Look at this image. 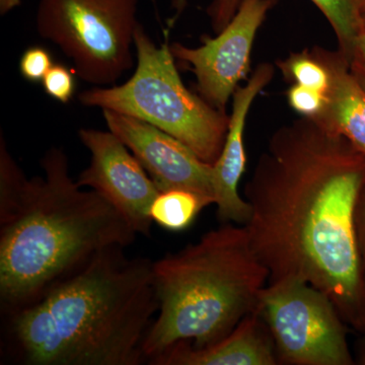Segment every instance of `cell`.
Masks as SVG:
<instances>
[{
  "label": "cell",
  "instance_id": "6da1fadb",
  "mask_svg": "<svg viewBox=\"0 0 365 365\" xmlns=\"http://www.w3.org/2000/svg\"><path fill=\"white\" fill-rule=\"evenodd\" d=\"M365 157L347 139L302 117L274 132L245 187V225L268 282L294 277L328 295L365 332V287L355 208Z\"/></svg>",
  "mask_w": 365,
  "mask_h": 365
},
{
  "label": "cell",
  "instance_id": "7a4b0ae2",
  "mask_svg": "<svg viewBox=\"0 0 365 365\" xmlns=\"http://www.w3.org/2000/svg\"><path fill=\"white\" fill-rule=\"evenodd\" d=\"M45 177L28 179L0 139V311L37 302L110 247H128L137 234L98 192L69 175L68 158L52 148Z\"/></svg>",
  "mask_w": 365,
  "mask_h": 365
},
{
  "label": "cell",
  "instance_id": "3957f363",
  "mask_svg": "<svg viewBox=\"0 0 365 365\" xmlns=\"http://www.w3.org/2000/svg\"><path fill=\"white\" fill-rule=\"evenodd\" d=\"M98 252L37 302L4 316L2 347L26 365H139L158 312L153 262Z\"/></svg>",
  "mask_w": 365,
  "mask_h": 365
},
{
  "label": "cell",
  "instance_id": "277c9868",
  "mask_svg": "<svg viewBox=\"0 0 365 365\" xmlns=\"http://www.w3.org/2000/svg\"><path fill=\"white\" fill-rule=\"evenodd\" d=\"M153 280L158 316L143 342L150 362L179 343L200 349L230 335L257 309L269 271L245 225L223 223L153 262Z\"/></svg>",
  "mask_w": 365,
  "mask_h": 365
},
{
  "label": "cell",
  "instance_id": "5b68a950",
  "mask_svg": "<svg viewBox=\"0 0 365 365\" xmlns=\"http://www.w3.org/2000/svg\"><path fill=\"white\" fill-rule=\"evenodd\" d=\"M134 47L133 76L121 86L83 91L78 96L81 104L148 122L213 165L225 145L230 116L186 88L170 45L165 42L158 47L140 24L134 33Z\"/></svg>",
  "mask_w": 365,
  "mask_h": 365
},
{
  "label": "cell",
  "instance_id": "8992f818",
  "mask_svg": "<svg viewBox=\"0 0 365 365\" xmlns=\"http://www.w3.org/2000/svg\"><path fill=\"white\" fill-rule=\"evenodd\" d=\"M138 0H40L36 26L71 60L78 78L114 85L133 66Z\"/></svg>",
  "mask_w": 365,
  "mask_h": 365
},
{
  "label": "cell",
  "instance_id": "52a82bcc",
  "mask_svg": "<svg viewBox=\"0 0 365 365\" xmlns=\"http://www.w3.org/2000/svg\"><path fill=\"white\" fill-rule=\"evenodd\" d=\"M278 364L352 365L345 322L332 300L299 278L268 282L257 306Z\"/></svg>",
  "mask_w": 365,
  "mask_h": 365
},
{
  "label": "cell",
  "instance_id": "ba28073f",
  "mask_svg": "<svg viewBox=\"0 0 365 365\" xmlns=\"http://www.w3.org/2000/svg\"><path fill=\"white\" fill-rule=\"evenodd\" d=\"M275 1L242 0L234 18L215 38H205L198 48L170 45L175 58L192 67L200 97L216 109L225 112L248 74L255 38Z\"/></svg>",
  "mask_w": 365,
  "mask_h": 365
},
{
  "label": "cell",
  "instance_id": "9c48e42d",
  "mask_svg": "<svg viewBox=\"0 0 365 365\" xmlns=\"http://www.w3.org/2000/svg\"><path fill=\"white\" fill-rule=\"evenodd\" d=\"M78 137L91 153L90 165L76 181L79 186L100 193L137 235L150 237V208L160 191L143 165L111 131L81 129Z\"/></svg>",
  "mask_w": 365,
  "mask_h": 365
},
{
  "label": "cell",
  "instance_id": "30bf717a",
  "mask_svg": "<svg viewBox=\"0 0 365 365\" xmlns=\"http://www.w3.org/2000/svg\"><path fill=\"white\" fill-rule=\"evenodd\" d=\"M109 130L121 139L160 192L185 189L213 198L212 165L167 132L137 118L103 110Z\"/></svg>",
  "mask_w": 365,
  "mask_h": 365
},
{
  "label": "cell",
  "instance_id": "8fae6325",
  "mask_svg": "<svg viewBox=\"0 0 365 365\" xmlns=\"http://www.w3.org/2000/svg\"><path fill=\"white\" fill-rule=\"evenodd\" d=\"M274 67L262 63L252 74L248 83L239 86L232 96V112L225 145L212 165V189L217 217L223 223L245 225L251 216V206L239 194V184L246 170L244 132L246 120L255 98L269 85Z\"/></svg>",
  "mask_w": 365,
  "mask_h": 365
},
{
  "label": "cell",
  "instance_id": "7c38bea8",
  "mask_svg": "<svg viewBox=\"0 0 365 365\" xmlns=\"http://www.w3.org/2000/svg\"><path fill=\"white\" fill-rule=\"evenodd\" d=\"M155 365H276L275 347L258 309L249 314L230 335L209 347L179 343L150 362Z\"/></svg>",
  "mask_w": 365,
  "mask_h": 365
},
{
  "label": "cell",
  "instance_id": "4fadbf2b",
  "mask_svg": "<svg viewBox=\"0 0 365 365\" xmlns=\"http://www.w3.org/2000/svg\"><path fill=\"white\" fill-rule=\"evenodd\" d=\"M314 52L328 68L331 83L318 117L322 126L344 137L365 157V88L350 71L342 52L321 47Z\"/></svg>",
  "mask_w": 365,
  "mask_h": 365
},
{
  "label": "cell",
  "instance_id": "5bb4252c",
  "mask_svg": "<svg viewBox=\"0 0 365 365\" xmlns=\"http://www.w3.org/2000/svg\"><path fill=\"white\" fill-rule=\"evenodd\" d=\"M215 204L212 199L185 189L160 192L150 208L153 222L169 232L187 230L199 213Z\"/></svg>",
  "mask_w": 365,
  "mask_h": 365
},
{
  "label": "cell",
  "instance_id": "9a60e30c",
  "mask_svg": "<svg viewBox=\"0 0 365 365\" xmlns=\"http://www.w3.org/2000/svg\"><path fill=\"white\" fill-rule=\"evenodd\" d=\"M325 16L337 37L339 51L349 57L355 40L364 30L360 0H311Z\"/></svg>",
  "mask_w": 365,
  "mask_h": 365
},
{
  "label": "cell",
  "instance_id": "2e32d148",
  "mask_svg": "<svg viewBox=\"0 0 365 365\" xmlns=\"http://www.w3.org/2000/svg\"><path fill=\"white\" fill-rule=\"evenodd\" d=\"M278 68L292 85H299L325 93L331 78L324 62L314 50L292 53L287 58L277 62Z\"/></svg>",
  "mask_w": 365,
  "mask_h": 365
},
{
  "label": "cell",
  "instance_id": "e0dca14e",
  "mask_svg": "<svg viewBox=\"0 0 365 365\" xmlns=\"http://www.w3.org/2000/svg\"><path fill=\"white\" fill-rule=\"evenodd\" d=\"M76 72L63 64H54L42 81L43 88L49 97L66 104L76 93Z\"/></svg>",
  "mask_w": 365,
  "mask_h": 365
},
{
  "label": "cell",
  "instance_id": "ac0fdd59",
  "mask_svg": "<svg viewBox=\"0 0 365 365\" xmlns=\"http://www.w3.org/2000/svg\"><path fill=\"white\" fill-rule=\"evenodd\" d=\"M288 104L304 118L318 117L326 102V95L299 85H292L287 91Z\"/></svg>",
  "mask_w": 365,
  "mask_h": 365
},
{
  "label": "cell",
  "instance_id": "d6986e66",
  "mask_svg": "<svg viewBox=\"0 0 365 365\" xmlns=\"http://www.w3.org/2000/svg\"><path fill=\"white\" fill-rule=\"evenodd\" d=\"M54 66L51 54L45 48L34 46L26 49L20 60V72L26 81L39 83Z\"/></svg>",
  "mask_w": 365,
  "mask_h": 365
},
{
  "label": "cell",
  "instance_id": "ffe728a7",
  "mask_svg": "<svg viewBox=\"0 0 365 365\" xmlns=\"http://www.w3.org/2000/svg\"><path fill=\"white\" fill-rule=\"evenodd\" d=\"M242 0H212L207 14L215 34L222 32L237 13Z\"/></svg>",
  "mask_w": 365,
  "mask_h": 365
},
{
  "label": "cell",
  "instance_id": "44dd1931",
  "mask_svg": "<svg viewBox=\"0 0 365 365\" xmlns=\"http://www.w3.org/2000/svg\"><path fill=\"white\" fill-rule=\"evenodd\" d=\"M355 232H356L357 247L361 265L362 278L365 287V184L355 208Z\"/></svg>",
  "mask_w": 365,
  "mask_h": 365
},
{
  "label": "cell",
  "instance_id": "7402d4cb",
  "mask_svg": "<svg viewBox=\"0 0 365 365\" xmlns=\"http://www.w3.org/2000/svg\"><path fill=\"white\" fill-rule=\"evenodd\" d=\"M347 60L353 76L365 88V30L355 40Z\"/></svg>",
  "mask_w": 365,
  "mask_h": 365
},
{
  "label": "cell",
  "instance_id": "603a6c76",
  "mask_svg": "<svg viewBox=\"0 0 365 365\" xmlns=\"http://www.w3.org/2000/svg\"><path fill=\"white\" fill-rule=\"evenodd\" d=\"M21 0H0V14L4 16L16 7L20 6Z\"/></svg>",
  "mask_w": 365,
  "mask_h": 365
},
{
  "label": "cell",
  "instance_id": "cb8c5ba5",
  "mask_svg": "<svg viewBox=\"0 0 365 365\" xmlns=\"http://www.w3.org/2000/svg\"><path fill=\"white\" fill-rule=\"evenodd\" d=\"M360 4H361L362 13L364 16L365 14V0H360Z\"/></svg>",
  "mask_w": 365,
  "mask_h": 365
},
{
  "label": "cell",
  "instance_id": "d4e9b609",
  "mask_svg": "<svg viewBox=\"0 0 365 365\" xmlns=\"http://www.w3.org/2000/svg\"><path fill=\"white\" fill-rule=\"evenodd\" d=\"M364 30H365V14L364 16Z\"/></svg>",
  "mask_w": 365,
  "mask_h": 365
}]
</instances>
